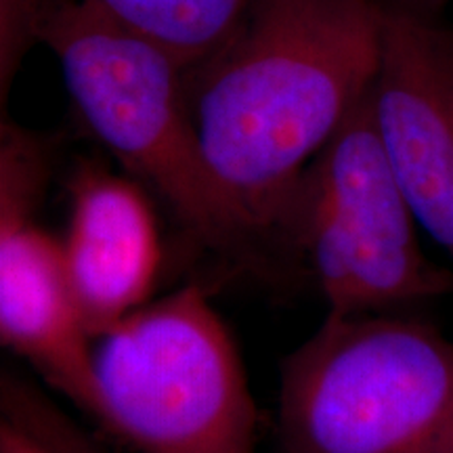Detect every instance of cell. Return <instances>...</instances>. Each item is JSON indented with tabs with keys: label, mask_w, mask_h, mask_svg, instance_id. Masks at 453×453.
I'll list each match as a JSON object with an SVG mask.
<instances>
[{
	"label": "cell",
	"mask_w": 453,
	"mask_h": 453,
	"mask_svg": "<svg viewBox=\"0 0 453 453\" xmlns=\"http://www.w3.org/2000/svg\"><path fill=\"white\" fill-rule=\"evenodd\" d=\"M380 55L376 0H252L185 70L206 160L273 248L300 177L370 95Z\"/></svg>",
	"instance_id": "1"
},
{
	"label": "cell",
	"mask_w": 453,
	"mask_h": 453,
	"mask_svg": "<svg viewBox=\"0 0 453 453\" xmlns=\"http://www.w3.org/2000/svg\"><path fill=\"white\" fill-rule=\"evenodd\" d=\"M36 41L57 57L90 133L162 197L187 234L243 271L280 273L267 234L206 160L177 59L88 0H44Z\"/></svg>",
	"instance_id": "2"
},
{
	"label": "cell",
	"mask_w": 453,
	"mask_h": 453,
	"mask_svg": "<svg viewBox=\"0 0 453 453\" xmlns=\"http://www.w3.org/2000/svg\"><path fill=\"white\" fill-rule=\"evenodd\" d=\"M281 453H453V340L396 313L330 315L283 359Z\"/></svg>",
	"instance_id": "3"
},
{
	"label": "cell",
	"mask_w": 453,
	"mask_h": 453,
	"mask_svg": "<svg viewBox=\"0 0 453 453\" xmlns=\"http://www.w3.org/2000/svg\"><path fill=\"white\" fill-rule=\"evenodd\" d=\"M99 426L134 453H257L258 411L229 327L200 283L95 342Z\"/></svg>",
	"instance_id": "4"
},
{
	"label": "cell",
	"mask_w": 453,
	"mask_h": 453,
	"mask_svg": "<svg viewBox=\"0 0 453 453\" xmlns=\"http://www.w3.org/2000/svg\"><path fill=\"white\" fill-rule=\"evenodd\" d=\"M416 225L378 137L370 90L304 170L273 237L330 315L395 313L453 294V269L424 254Z\"/></svg>",
	"instance_id": "5"
},
{
	"label": "cell",
	"mask_w": 453,
	"mask_h": 453,
	"mask_svg": "<svg viewBox=\"0 0 453 453\" xmlns=\"http://www.w3.org/2000/svg\"><path fill=\"white\" fill-rule=\"evenodd\" d=\"M49 147L3 124L0 143V342L50 388L99 422L95 342L67 275L64 243L36 220Z\"/></svg>",
	"instance_id": "6"
},
{
	"label": "cell",
	"mask_w": 453,
	"mask_h": 453,
	"mask_svg": "<svg viewBox=\"0 0 453 453\" xmlns=\"http://www.w3.org/2000/svg\"><path fill=\"white\" fill-rule=\"evenodd\" d=\"M378 4L373 122L418 225L453 260V27L443 15Z\"/></svg>",
	"instance_id": "7"
},
{
	"label": "cell",
	"mask_w": 453,
	"mask_h": 453,
	"mask_svg": "<svg viewBox=\"0 0 453 453\" xmlns=\"http://www.w3.org/2000/svg\"><path fill=\"white\" fill-rule=\"evenodd\" d=\"M61 243L95 340L150 303L162 243L151 203L133 180L82 164L70 179V223Z\"/></svg>",
	"instance_id": "8"
},
{
	"label": "cell",
	"mask_w": 453,
	"mask_h": 453,
	"mask_svg": "<svg viewBox=\"0 0 453 453\" xmlns=\"http://www.w3.org/2000/svg\"><path fill=\"white\" fill-rule=\"evenodd\" d=\"M107 19L156 44L185 70L223 44L252 0H88Z\"/></svg>",
	"instance_id": "9"
},
{
	"label": "cell",
	"mask_w": 453,
	"mask_h": 453,
	"mask_svg": "<svg viewBox=\"0 0 453 453\" xmlns=\"http://www.w3.org/2000/svg\"><path fill=\"white\" fill-rule=\"evenodd\" d=\"M0 453H104L42 388L19 373L0 376Z\"/></svg>",
	"instance_id": "10"
},
{
	"label": "cell",
	"mask_w": 453,
	"mask_h": 453,
	"mask_svg": "<svg viewBox=\"0 0 453 453\" xmlns=\"http://www.w3.org/2000/svg\"><path fill=\"white\" fill-rule=\"evenodd\" d=\"M44 0H3V82L7 81L19 59L36 41V27Z\"/></svg>",
	"instance_id": "11"
},
{
	"label": "cell",
	"mask_w": 453,
	"mask_h": 453,
	"mask_svg": "<svg viewBox=\"0 0 453 453\" xmlns=\"http://www.w3.org/2000/svg\"><path fill=\"white\" fill-rule=\"evenodd\" d=\"M384 4H395V7H403L418 11V13H428V15H443V11L451 0H378Z\"/></svg>",
	"instance_id": "12"
}]
</instances>
